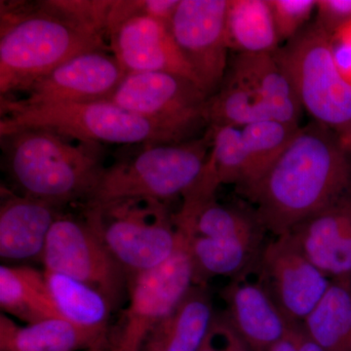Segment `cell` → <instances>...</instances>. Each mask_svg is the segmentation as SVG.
Instances as JSON below:
<instances>
[{"mask_svg":"<svg viewBox=\"0 0 351 351\" xmlns=\"http://www.w3.org/2000/svg\"><path fill=\"white\" fill-rule=\"evenodd\" d=\"M212 145L205 163L219 186L235 184L241 188L248 168V156L241 129L235 127H210Z\"/></svg>","mask_w":351,"mask_h":351,"instance_id":"cell-29","label":"cell"},{"mask_svg":"<svg viewBox=\"0 0 351 351\" xmlns=\"http://www.w3.org/2000/svg\"><path fill=\"white\" fill-rule=\"evenodd\" d=\"M267 119L272 117L262 99L230 75L208 100L206 120L210 127L243 128Z\"/></svg>","mask_w":351,"mask_h":351,"instance_id":"cell-28","label":"cell"},{"mask_svg":"<svg viewBox=\"0 0 351 351\" xmlns=\"http://www.w3.org/2000/svg\"><path fill=\"white\" fill-rule=\"evenodd\" d=\"M350 152L327 127H300L287 149L246 196L276 237L350 196Z\"/></svg>","mask_w":351,"mask_h":351,"instance_id":"cell-1","label":"cell"},{"mask_svg":"<svg viewBox=\"0 0 351 351\" xmlns=\"http://www.w3.org/2000/svg\"><path fill=\"white\" fill-rule=\"evenodd\" d=\"M335 63L351 86V21L330 36Z\"/></svg>","mask_w":351,"mask_h":351,"instance_id":"cell-33","label":"cell"},{"mask_svg":"<svg viewBox=\"0 0 351 351\" xmlns=\"http://www.w3.org/2000/svg\"><path fill=\"white\" fill-rule=\"evenodd\" d=\"M0 307L27 325L62 319L44 271L27 265L0 267Z\"/></svg>","mask_w":351,"mask_h":351,"instance_id":"cell-21","label":"cell"},{"mask_svg":"<svg viewBox=\"0 0 351 351\" xmlns=\"http://www.w3.org/2000/svg\"><path fill=\"white\" fill-rule=\"evenodd\" d=\"M212 131L181 143L140 145L137 154L104 168L85 206L147 198L164 201L184 193L199 177L209 156Z\"/></svg>","mask_w":351,"mask_h":351,"instance_id":"cell-4","label":"cell"},{"mask_svg":"<svg viewBox=\"0 0 351 351\" xmlns=\"http://www.w3.org/2000/svg\"><path fill=\"white\" fill-rule=\"evenodd\" d=\"M196 351H254L230 324L225 313L215 314Z\"/></svg>","mask_w":351,"mask_h":351,"instance_id":"cell-31","label":"cell"},{"mask_svg":"<svg viewBox=\"0 0 351 351\" xmlns=\"http://www.w3.org/2000/svg\"><path fill=\"white\" fill-rule=\"evenodd\" d=\"M295 326L291 330L287 336L276 345L271 346L267 351H298L297 341L295 336Z\"/></svg>","mask_w":351,"mask_h":351,"instance_id":"cell-35","label":"cell"},{"mask_svg":"<svg viewBox=\"0 0 351 351\" xmlns=\"http://www.w3.org/2000/svg\"><path fill=\"white\" fill-rule=\"evenodd\" d=\"M126 75L107 50L89 51L34 82L24 92V98L8 100L24 106L108 101Z\"/></svg>","mask_w":351,"mask_h":351,"instance_id":"cell-13","label":"cell"},{"mask_svg":"<svg viewBox=\"0 0 351 351\" xmlns=\"http://www.w3.org/2000/svg\"><path fill=\"white\" fill-rule=\"evenodd\" d=\"M230 76L262 99L272 119L299 125L301 101L274 52L239 54L233 62Z\"/></svg>","mask_w":351,"mask_h":351,"instance_id":"cell-18","label":"cell"},{"mask_svg":"<svg viewBox=\"0 0 351 351\" xmlns=\"http://www.w3.org/2000/svg\"><path fill=\"white\" fill-rule=\"evenodd\" d=\"M274 55L292 80L302 108L351 152V86L335 63L329 34L314 22Z\"/></svg>","mask_w":351,"mask_h":351,"instance_id":"cell-7","label":"cell"},{"mask_svg":"<svg viewBox=\"0 0 351 351\" xmlns=\"http://www.w3.org/2000/svg\"><path fill=\"white\" fill-rule=\"evenodd\" d=\"M179 232V246L169 260L128 276V304L110 329L108 351L140 350L149 332L195 285L188 242Z\"/></svg>","mask_w":351,"mask_h":351,"instance_id":"cell-8","label":"cell"},{"mask_svg":"<svg viewBox=\"0 0 351 351\" xmlns=\"http://www.w3.org/2000/svg\"><path fill=\"white\" fill-rule=\"evenodd\" d=\"M0 135L17 129L43 128L99 145H140L189 141L178 132L110 101L24 106L0 99Z\"/></svg>","mask_w":351,"mask_h":351,"instance_id":"cell-5","label":"cell"},{"mask_svg":"<svg viewBox=\"0 0 351 351\" xmlns=\"http://www.w3.org/2000/svg\"><path fill=\"white\" fill-rule=\"evenodd\" d=\"M110 50L127 75L134 73H174L195 83L193 73L170 25L149 16H135L124 21L108 34Z\"/></svg>","mask_w":351,"mask_h":351,"instance_id":"cell-15","label":"cell"},{"mask_svg":"<svg viewBox=\"0 0 351 351\" xmlns=\"http://www.w3.org/2000/svg\"><path fill=\"white\" fill-rule=\"evenodd\" d=\"M221 295L226 304V317L254 351L269 350L295 325L284 315L270 295L261 274L258 257L232 277Z\"/></svg>","mask_w":351,"mask_h":351,"instance_id":"cell-14","label":"cell"},{"mask_svg":"<svg viewBox=\"0 0 351 351\" xmlns=\"http://www.w3.org/2000/svg\"><path fill=\"white\" fill-rule=\"evenodd\" d=\"M0 256L4 260L43 257L59 206L1 188Z\"/></svg>","mask_w":351,"mask_h":351,"instance_id":"cell-17","label":"cell"},{"mask_svg":"<svg viewBox=\"0 0 351 351\" xmlns=\"http://www.w3.org/2000/svg\"><path fill=\"white\" fill-rule=\"evenodd\" d=\"M258 265L270 295L293 324L304 322L332 282L289 234L263 244Z\"/></svg>","mask_w":351,"mask_h":351,"instance_id":"cell-12","label":"cell"},{"mask_svg":"<svg viewBox=\"0 0 351 351\" xmlns=\"http://www.w3.org/2000/svg\"><path fill=\"white\" fill-rule=\"evenodd\" d=\"M315 23L330 36L351 21V0H317Z\"/></svg>","mask_w":351,"mask_h":351,"instance_id":"cell-32","label":"cell"},{"mask_svg":"<svg viewBox=\"0 0 351 351\" xmlns=\"http://www.w3.org/2000/svg\"><path fill=\"white\" fill-rule=\"evenodd\" d=\"M0 96L13 98L71 58L107 50L104 36L60 10L52 1L36 6L1 4Z\"/></svg>","mask_w":351,"mask_h":351,"instance_id":"cell-2","label":"cell"},{"mask_svg":"<svg viewBox=\"0 0 351 351\" xmlns=\"http://www.w3.org/2000/svg\"><path fill=\"white\" fill-rule=\"evenodd\" d=\"M108 350L63 319L19 326L0 315V351H86Z\"/></svg>","mask_w":351,"mask_h":351,"instance_id":"cell-23","label":"cell"},{"mask_svg":"<svg viewBox=\"0 0 351 351\" xmlns=\"http://www.w3.org/2000/svg\"><path fill=\"white\" fill-rule=\"evenodd\" d=\"M41 258L45 270L96 289L113 307L123 298L128 276L85 219L60 214Z\"/></svg>","mask_w":351,"mask_h":351,"instance_id":"cell-10","label":"cell"},{"mask_svg":"<svg viewBox=\"0 0 351 351\" xmlns=\"http://www.w3.org/2000/svg\"><path fill=\"white\" fill-rule=\"evenodd\" d=\"M279 41L291 40L304 29L316 0H269Z\"/></svg>","mask_w":351,"mask_h":351,"instance_id":"cell-30","label":"cell"},{"mask_svg":"<svg viewBox=\"0 0 351 351\" xmlns=\"http://www.w3.org/2000/svg\"><path fill=\"white\" fill-rule=\"evenodd\" d=\"M84 219L128 276L159 267L179 246L174 216L162 201L134 198L85 206Z\"/></svg>","mask_w":351,"mask_h":351,"instance_id":"cell-6","label":"cell"},{"mask_svg":"<svg viewBox=\"0 0 351 351\" xmlns=\"http://www.w3.org/2000/svg\"><path fill=\"white\" fill-rule=\"evenodd\" d=\"M209 98L200 85L189 78L149 71L128 73L108 101L191 140L207 124Z\"/></svg>","mask_w":351,"mask_h":351,"instance_id":"cell-9","label":"cell"},{"mask_svg":"<svg viewBox=\"0 0 351 351\" xmlns=\"http://www.w3.org/2000/svg\"><path fill=\"white\" fill-rule=\"evenodd\" d=\"M226 27L228 48L239 54L274 53L279 48L269 0H228Z\"/></svg>","mask_w":351,"mask_h":351,"instance_id":"cell-24","label":"cell"},{"mask_svg":"<svg viewBox=\"0 0 351 351\" xmlns=\"http://www.w3.org/2000/svg\"><path fill=\"white\" fill-rule=\"evenodd\" d=\"M44 274L62 319L108 348L113 306L107 298L71 277L47 270Z\"/></svg>","mask_w":351,"mask_h":351,"instance_id":"cell-19","label":"cell"},{"mask_svg":"<svg viewBox=\"0 0 351 351\" xmlns=\"http://www.w3.org/2000/svg\"><path fill=\"white\" fill-rule=\"evenodd\" d=\"M302 326L324 351H351V281L332 280Z\"/></svg>","mask_w":351,"mask_h":351,"instance_id":"cell-25","label":"cell"},{"mask_svg":"<svg viewBox=\"0 0 351 351\" xmlns=\"http://www.w3.org/2000/svg\"><path fill=\"white\" fill-rule=\"evenodd\" d=\"M228 5V0H180L171 21L176 43L209 97L225 80Z\"/></svg>","mask_w":351,"mask_h":351,"instance_id":"cell-11","label":"cell"},{"mask_svg":"<svg viewBox=\"0 0 351 351\" xmlns=\"http://www.w3.org/2000/svg\"><path fill=\"white\" fill-rule=\"evenodd\" d=\"M182 234L193 263V283L197 286H206L214 277L237 276L257 260L263 246V237L209 239Z\"/></svg>","mask_w":351,"mask_h":351,"instance_id":"cell-22","label":"cell"},{"mask_svg":"<svg viewBox=\"0 0 351 351\" xmlns=\"http://www.w3.org/2000/svg\"><path fill=\"white\" fill-rule=\"evenodd\" d=\"M2 162L21 195L63 206L86 200L105 166L100 145L43 128L0 135Z\"/></svg>","mask_w":351,"mask_h":351,"instance_id":"cell-3","label":"cell"},{"mask_svg":"<svg viewBox=\"0 0 351 351\" xmlns=\"http://www.w3.org/2000/svg\"><path fill=\"white\" fill-rule=\"evenodd\" d=\"M295 341H297L298 351H324L319 345L315 343L304 331L302 324H295Z\"/></svg>","mask_w":351,"mask_h":351,"instance_id":"cell-34","label":"cell"},{"mask_svg":"<svg viewBox=\"0 0 351 351\" xmlns=\"http://www.w3.org/2000/svg\"><path fill=\"white\" fill-rule=\"evenodd\" d=\"M214 315L206 286L193 285L174 311L149 332L138 351H196Z\"/></svg>","mask_w":351,"mask_h":351,"instance_id":"cell-20","label":"cell"},{"mask_svg":"<svg viewBox=\"0 0 351 351\" xmlns=\"http://www.w3.org/2000/svg\"><path fill=\"white\" fill-rule=\"evenodd\" d=\"M174 219L184 234L209 239H255L265 232L255 216L223 206L216 198L198 207L181 208Z\"/></svg>","mask_w":351,"mask_h":351,"instance_id":"cell-26","label":"cell"},{"mask_svg":"<svg viewBox=\"0 0 351 351\" xmlns=\"http://www.w3.org/2000/svg\"><path fill=\"white\" fill-rule=\"evenodd\" d=\"M86 351H108V350H89Z\"/></svg>","mask_w":351,"mask_h":351,"instance_id":"cell-36","label":"cell"},{"mask_svg":"<svg viewBox=\"0 0 351 351\" xmlns=\"http://www.w3.org/2000/svg\"><path fill=\"white\" fill-rule=\"evenodd\" d=\"M300 127L276 119H267L240 128L248 156L246 178L239 189L241 193L246 195L257 186L282 156Z\"/></svg>","mask_w":351,"mask_h":351,"instance_id":"cell-27","label":"cell"},{"mask_svg":"<svg viewBox=\"0 0 351 351\" xmlns=\"http://www.w3.org/2000/svg\"><path fill=\"white\" fill-rule=\"evenodd\" d=\"M287 234L328 278L351 281V195L306 219Z\"/></svg>","mask_w":351,"mask_h":351,"instance_id":"cell-16","label":"cell"}]
</instances>
